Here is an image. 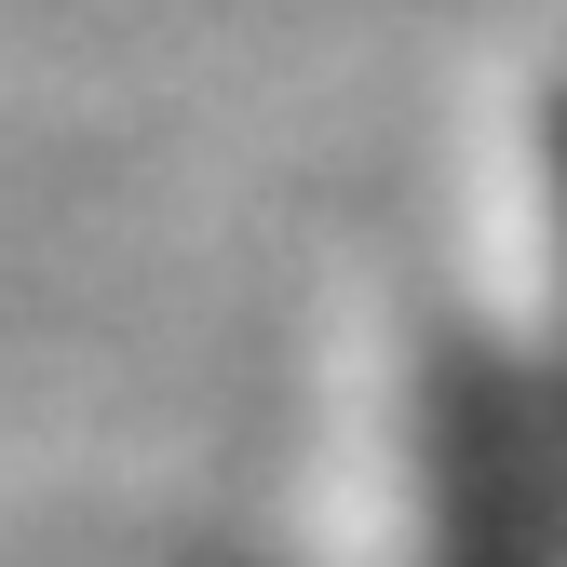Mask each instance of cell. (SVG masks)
I'll list each match as a JSON object with an SVG mask.
<instances>
[{
	"label": "cell",
	"mask_w": 567,
	"mask_h": 567,
	"mask_svg": "<svg viewBox=\"0 0 567 567\" xmlns=\"http://www.w3.org/2000/svg\"><path fill=\"white\" fill-rule=\"evenodd\" d=\"M433 567H554V460L486 351H446L433 379Z\"/></svg>",
	"instance_id": "cell-1"
},
{
	"label": "cell",
	"mask_w": 567,
	"mask_h": 567,
	"mask_svg": "<svg viewBox=\"0 0 567 567\" xmlns=\"http://www.w3.org/2000/svg\"><path fill=\"white\" fill-rule=\"evenodd\" d=\"M554 189H567V135H554Z\"/></svg>",
	"instance_id": "cell-2"
}]
</instances>
